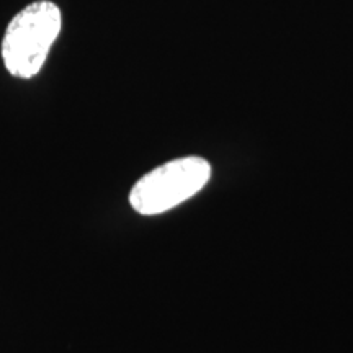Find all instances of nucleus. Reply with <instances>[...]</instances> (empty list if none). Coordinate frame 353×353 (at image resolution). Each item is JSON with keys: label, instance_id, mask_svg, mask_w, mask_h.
Segmentation results:
<instances>
[{"label": "nucleus", "instance_id": "nucleus-2", "mask_svg": "<svg viewBox=\"0 0 353 353\" xmlns=\"http://www.w3.org/2000/svg\"><path fill=\"white\" fill-rule=\"evenodd\" d=\"M210 179L211 165L206 159H174L141 176L131 190L130 203L139 214H162L195 196Z\"/></svg>", "mask_w": 353, "mask_h": 353}, {"label": "nucleus", "instance_id": "nucleus-1", "mask_svg": "<svg viewBox=\"0 0 353 353\" xmlns=\"http://www.w3.org/2000/svg\"><path fill=\"white\" fill-rule=\"evenodd\" d=\"M63 28V13L51 0H37L17 13L7 25L2 59L12 76L32 79L46 63Z\"/></svg>", "mask_w": 353, "mask_h": 353}]
</instances>
